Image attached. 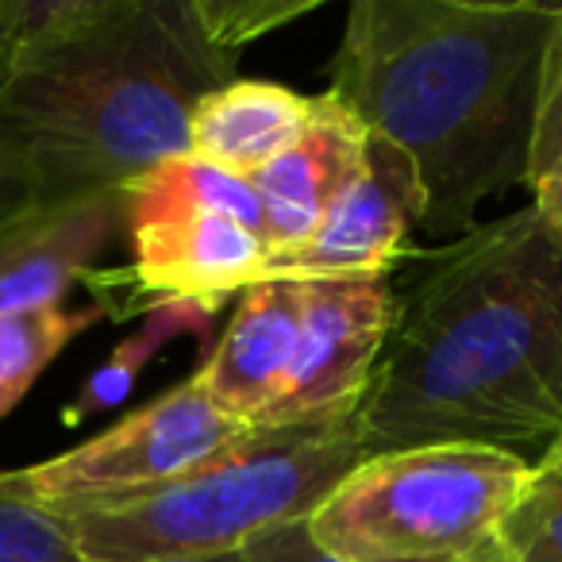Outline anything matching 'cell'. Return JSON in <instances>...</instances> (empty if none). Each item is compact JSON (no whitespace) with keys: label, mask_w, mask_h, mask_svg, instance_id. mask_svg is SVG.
I'll use <instances>...</instances> for the list:
<instances>
[{"label":"cell","mask_w":562,"mask_h":562,"mask_svg":"<svg viewBox=\"0 0 562 562\" xmlns=\"http://www.w3.org/2000/svg\"><path fill=\"white\" fill-rule=\"evenodd\" d=\"M109 316V305L89 308H47V313L0 316V420L27 397L43 370L93 324Z\"/></svg>","instance_id":"15"},{"label":"cell","mask_w":562,"mask_h":562,"mask_svg":"<svg viewBox=\"0 0 562 562\" xmlns=\"http://www.w3.org/2000/svg\"><path fill=\"white\" fill-rule=\"evenodd\" d=\"M536 474H539V477H547V482H562V431L554 436V443L547 447L543 454H539Z\"/></svg>","instance_id":"23"},{"label":"cell","mask_w":562,"mask_h":562,"mask_svg":"<svg viewBox=\"0 0 562 562\" xmlns=\"http://www.w3.org/2000/svg\"><path fill=\"white\" fill-rule=\"evenodd\" d=\"M367 459L359 420L250 431L196 474L124 505L70 516L81 562H193L308 520Z\"/></svg>","instance_id":"4"},{"label":"cell","mask_w":562,"mask_h":562,"mask_svg":"<svg viewBox=\"0 0 562 562\" xmlns=\"http://www.w3.org/2000/svg\"><path fill=\"white\" fill-rule=\"evenodd\" d=\"M562 158V4L554 32L543 50V70H539V97L536 120H531V147H528V178L524 186L536 189Z\"/></svg>","instance_id":"19"},{"label":"cell","mask_w":562,"mask_h":562,"mask_svg":"<svg viewBox=\"0 0 562 562\" xmlns=\"http://www.w3.org/2000/svg\"><path fill=\"white\" fill-rule=\"evenodd\" d=\"M313 97L278 81L235 78L201 97L189 116V158L232 178H255L305 135Z\"/></svg>","instance_id":"13"},{"label":"cell","mask_w":562,"mask_h":562,"mask_svg":"<svg viewBox=\"0 0 562 562\" xmlns=\"http://www.w3.org/2000/svg\"><path fill=\"white\" fill-rule=\"evenodd\" d=\"M27 204H35L32 186H27V178L20 173L16 158L4 150V143H0V220L27 209Z\"/></svg>","instance_id":"21"},{"label":"cell","mask_w":562,"mask_h":562,"mask_svg":"<svg viewBox=\"0 0 562 562\" xmlns=\"http://www.w3.org/2000/svg\"><path fill=\"white\" fill-rule=\"evenodd\" d=\"M301 339V285L258 281L239 293L224 336L196 367L193 382L209 401L247 428H262L285 397Z\"/></svg>","instance_id":"11"},{"label":"cell","mask_w":562,"mask_h":562,"mask_svg":"<svg viewBox=\"0 0 562 562\" xmlns=\"http://www.w3.org/2000/svg\"><path fill=\"white\" fill-rule=\"evenodd\" d=\"M124 232V193L35 201L0 220V316L66 308Z\"/></svg>","instance_id":"10"},{"label":"cell","mask_w":562,"mask_h":562,"mask_svg":"<svg viewBox=\"0 0 562 562\" xmlns=\"http://www.w3.org/2000/svg\"><path fill=\"white\" fill-rule=\"evenodd\" d=\"M0 562H81L58 516L0 490Z\"/></svg>","instance_id":"18"},{"label":"cell","mask_w":562,"mask_h":562,"mask_svg":"<svg viewBox=\"0 0 562 562\" xmlns=\"http://www.w3.org/2000/svg\"><path fill=\"white\" fill-rule=\"evenodd\" d=\"M536 485V462L497 447L436 443L362 459L308 536L344 562H497L501 528Z\"/></svg>","instance_id":"5"},{"label":"cell","mask_w":562,"mask_h":562,"mask_svg":"<svg viewBox=\"0 0 562 562\" xmlns=\"http://www.w3.org/2000/svg\"><path fill=\"white\" fill-rule=\"evenodd\" d=\"M301 339L285 397L266 428H308L359 413L397 324V297L385 278L297 281Z\"/></svg>","instance_id":"8"},{"label":"cell","mask_w":562,"mask_h":562,"mask_svg":"<svg viewBox=\"0 0 562 562\" xmlns=\"http://www.w3.org/2000/svg\"><path fill=\"white\" fill-rule=\"evenodd\" d=\"M132 278L155 301L220 308L266 278L270 250L250 181L181 155L124 189Z\"/></svg>","instance_id":"6"},{"label":"cell","mask_w":562,"mask_h":562,"mask_svg":"<svg viewBox=\"0 0 562 562\" xmlns=\"http://www.w3.org/2000/svg\"><path fill=\"white\" fill-rule=\"evenodd\" d=\"M531 204H536V209L543 212L547 224L562 235V158H559V166L531 189Z\"/></svg>","instance_id":"22"},{"label":"cell","mask_w":562,"mask_h":562,"mask_svg":"<svg viewBox=\"0 0 562 562\" xmlns=\"http://www.w3.org/2000/svg\"><path fill=\"white\" fill-rule=\"evenodd\" d=\"M362 451L520 454L562 431V235L536 204L474 224L413 285L359 413Z\"/></svg>","instance_id":"1"},{"label":"cell","mask_w":562,"mask_h":562,"mask_svg":"<svg viewBox=\"0 0 562 562\" xmlns=\"http://www.w3.org/2000/svg\"><path fill=\"white\" fill-rule=\"evenodd\" d=\"M250 431L255 428L220 413L209 393L189 378L70 451L0 470V490L16 493L58 520H70L78 513L166 490L224 459L250 439Z\"/></svg>","instance_id":"7"},{"label":"cell","mask_w":562,"mask_h":562,"mask_svg":"<svg viewBox=\"0 0 562 562\" xmlns=\"http://www.w3.org/2000/svg\"><path fill=\"white\" fill-rule=\"evenodd\" d=\"M370 132L331 93L313 97L305 135L250 181L262 209V239L273 258H285L316 232L336 196L359 178Z\"/></svg>","instance_id":"12"},{"label":"cell","mask_w":562,"mask_h":562,"mask_svg":"<svg viewBox=\"0 0 562 562\" xmlns=\"http://www.w3.org/2000/svg\"><path fill=\"white\" fill-rule=\"evenodd\" d=\"M235 81L193 0H70L0 74V143L35 201L124 193L189 155V116Z\"/></svg>","instance_id":"3"},{"label":"cell","mask_w":562,"mask_h":562,"mask_svg":"<svg viewBox=\"0 0 562 562\" xmlns=\"http://www.w3.org/2000/svg\"><path fill=\"white\" fill-rule=\"evenodd\" d=\"M220 308L201 305V301H178L162 297L143 313V324L127 339H120L109 355L93 367V374L78 385V393L70 397V405L63 408L66 428H78L89 416L109 413V408L124 405L127 393L135 390V382L143 378V370L181 336L209 339L212 321Z\"/></svg>","instance_id":"14"},{"label":"cell","mask_w":562,"mask_h":562,"mask_svg":"<svg viewBox=\"0 0 562 562\" xmlns=\"http://www.w3.org/2000/svg\"><path fill=\"white\" fill-rule=\"evenodd\" d=\"M324 0H193V12L201 20L204 35L220 50L239 58L247 43L278 32L285 24H297L301 16L321 9Z\"/></svg>","instance_id":"16"},{"label":"cell","mask_w":562,"mask_h":562,"mask_svg":"<svg viewBox=\"0 0 562 562\" xmlns=\"http://www.w3.org/2000/svg\"><path fill=\"white\" fill-rule=\"evenodd\" d=\"M247 559L250 562H344V559H336V554L321 551V547L313 543L305 520L285 524V528L255 539V543L247 547Z\"/></svg>","instance_id":"20"},{"label":"cell","mask_w":562,"mask_h":562,"mask_svg":"<svg viewBox=\"0 0 562 562\" xmlns=\"http://www.w3.org/2000/svg\"><path fill=\"white\" fill-rule=\"evenodd\" d=\"M193 562H250V559H247V547H243V551H232V554H216V559H193Z\"/></svg>","instance_id":"24"},{"label":"cell","mask_w":562,"mask_h":562,"mask_svg":"<svg viewBox=\"0 0 562 562\" xmlns=\"http://www.w3.org/2000/svg\"><path fill=\"white\" fill-rule=\"evenodd\" d=\"M559 4L539 0H355L328 93L413 162L420 227H474L490 196L528 178L543 50Z\"/></svg>","instance_id":"2"},{"label":"cell","mask_w":562,"mask_h":562,"mask_svg":"<svg viewBox=\"0 0 562 562\" xmlns=\"http://www.w3.org/2000/svg\"><path fill=\"white\" fill-rule=\"evenodd\" d=\"M497 562H562V482L536 474L528 497L501 528Z\"/></svg>","instance_id":"17"},{"label":"cell","mask_w":562,"mask_h":562,"mask_svg":"<svg viewBox=\"0 0 562 562\" xmlns=\"http://www.w3.org/2000/svg\"><path fill=\"white\" fill-rule=\"evenodd\" d=\"M424 193L413 162L370 135L359 178L336 196L316 232L293 255L273 258L262 281L385 278L405 250L408 227H420Z\"/></svg>","instance_id":"9"}]
</instances>
